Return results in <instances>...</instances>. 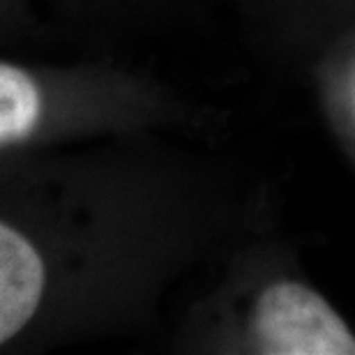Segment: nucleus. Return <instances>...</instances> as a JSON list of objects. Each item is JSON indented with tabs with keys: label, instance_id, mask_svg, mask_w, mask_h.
Wrapping results in <instances>:
<instances>
[{
	"label": "nucleus",
	"instance_id": "7ed1b4c3",
	"mask_svg": "<svg viewBox=\"0 0 355 355\" xmlns=\"http://www.w3.org/2000/svg\"><path fill=\"white\" fill-rule=\"evenodd\" d=\"M42 118V92L24 69L0 62V146L31 137Z\"/></svg>",
	"mask_w": 355,
	"mask_h": 355
},
{
	"label": "nucleus",
	"instance_id": "f257e3e1",
	"mask_svg": "<svg viewBox=\"0 0 355 355\" xmlns=\"http://www.w3.org/2000/svg\"><path fill=\"white\" fill-rule=\"evenodd\" d=\"M254 335L263 353L355 355V335L316 291L277 282L259 295Z\"/></svg>",
	"mask_w": 355,
	"mask_h": 355
},
{
	"label": "nucleus",
	"instance_id": "f03ea898",
	"mask_svg": "<svg viewBox=\"0 0 355 355\" xmlns=\"http://www.w3.org/2000/svg\"><path fill=\"white\" fill-rule=\"evenodd\" d=\"M44 279V263L31 240L0 222V346L37 311Z\"/></svg>",
	"mask_w": 355,
	"mask_h": 355
}]
</instances>
